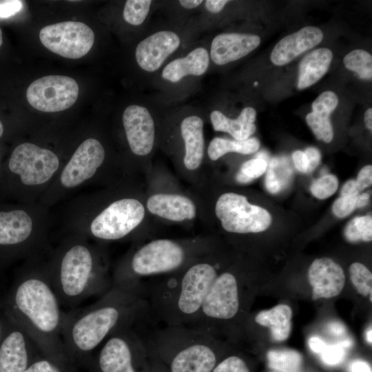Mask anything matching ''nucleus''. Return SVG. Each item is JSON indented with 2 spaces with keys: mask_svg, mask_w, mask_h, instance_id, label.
Segmentation results:
<instances>
[{
  "mask_svg": "<svg viewBox=\"0 0 372 372\" xmlns=\"http://www.w3.org/2000/svg\"><path fill=\"white\" fill-rule=\"evenodd\" d=\"M332 58L331 50L327 48L307 54L299 64L297 87L304 90L317 83L328 71Z\"/></svg>",
  "mask_w": 372,
  "mask_h": 372,
  "instance_id": "nucleus-27",
  "label": "nucleus"
},
{
  "mask_svg": "<svg viewBox=\"0 0 372 372\" xmlns=\"http://www.w3.org/2000/svg\"><path fill=\"white\" fill-rule=\"evenodd\" d=\"M323 37V32L318 28L304 27L278 41L271 51L270 59L276 65H286L302 53L318 45Z\"/></svg>",
  "mask_w": 372,
  "mask_h": 372,
  "instance_id": "nucleus-21",
  "label": "nucleus"
},
{
  "mask_svg": "<svg viewBox=\"0 0 372 372\" xmlns=\"http://www.w3.org/2000/svg\"><path fill=\"white\" fill-rule=\"evenodd\" d=\"M347 69L355 72L362 79H372V56L366 50L357 49L348 53L343 59Z\"/></svg>",
  "mask_w": 372,
  "mask_h": 372,
  "instance_id": "nucleus-32",
  "label": "nucleus"
},
{
  "mask_svg": "<svg viewBox=\"0 0 372 372\" xmlns=\"http://www.w3.org/2000/svg\"><path fill=\"white\" fill-rule=\"evenodd\" d=\"M364 123L366 127L371 131L372 130V108H368L364 113Z\"/></svg>",
  "mask_w": 372,
  "mask_h": 372,
  "instance_id": "nucleus-53",
  "label": "nucleus"
},
{
  "mask_svg": "<svg viewBox=\"0 0 372 372\" xmlns=\"http://www.w3.org/2000/svg\"><path fill=\"white\" fill-rule=\"evenodd\" d=\"M327 330L335 336H341L346 333V327L339 322H332L328 324Z\"/></svg>",
  "mask_w": 372,
  "mask_h": 372,
  "instance_id": "nucleus-50",
  "label": "nucleus"
},
{
  "mask_svg": "<svg viewBox=\"0 0 372 372\" xmlns=\"http://www.w3.org/2000/svg\"><path fill=\"white\" fill-rule=\"evenodd\" d=\"M369 201V194L368 193H363L359 194L356 200V208H360L366 206Z\"/></svg>",
  "mask_w": 372,
  "mask_h": 372,
  "instance_id": "nucleus-52",
  "label": "nucleus"
},
{
  "mask_svg": "<svg viewBox=\"0 0 372 372\" xmlns=\"http://www.w3.org/2000/svg\"><path fill=\"white\" fill-rule=\"evenodd\" d=\"M292 311L287 304H278L269 310L260 311L255 317V322L270 328L273 338L283 341L288 338L291 330Z\"/></svg>",
  "mask_w": 372,
  "mask_h": 372,
  "instance_id": "nucleus-28",
  "label": "nucleus"
},
{
  "mask_svg": "<svg viewBox=\"0 0 372 372\" xmlns=\"http://www.w3.org/2000/svg\"><path fill=\"white\" fill-rule=\"evenodd\" d=\"M23 372H75V370L71 363L59 362L41 355Z\"/></svg>",
  "mask_w": 372,
  "mask_h": 372,
  "instance_id": "nucleus-36",
  "label": "nucleus"
},
{
  "mask_svg": "<svg viewBox=\"0 0 372 372\" xmlns=\"http://www.w3.org/2000/svg\"><path fill=\"white\" fill-rule=\"evenodd\" d=\"M22 8V1L18 0L0 1V18L6 19L16 14Z\"/></svg>",
  "mask_w": 372,
  "mask_h": 372,
  "instance_id": "nucleus-42",
  "label": "nucleus"
},
{
  "mask_svg": "<svg viewBox=\"0 0 372 372\" xmlns=\"http://www.w3.org/2000/svg\"><path fill=\"white\" fill-rule=\"evenodd\" d=\"M151 359L166 372H211L219 362L213 335L182 326H166L146 341Z\"/></svg>",
  "mask_w": 372,
  "mask_h": 372,
  "instance_id": "nucleus-5",
  "label": "nucleus"
},
{
  "mask_svg": "<svg viewBox=\"0 0 372 372\" xmlns=\"http://www.w3.org/2000/svg\"><path fill=\"white\" fill-rule=\"evenodd\" d=\"M308 278L313 300L335 297L340 293L345 284L342 268L329 258L316 259L309 269Z\"/></svg>",
  "mask_w": 372,
  "mask_h": 372,
  "instance_id": "nucleus-19",
  "label": "nucleus"
},
{
  "mask_svg": "<svg viewBox=\"0 0 372 372\" xmlns=\"http://www.w3.org/2000/svg\"><path fill=\"white\" fill-rule=\"evenodd\" d=\"M59 167V158L52 151L23 143L13 149L6 171L11 176L19 177L23 185L34 186L48 181Z\"/></svg>",
  "mask_w": 372,
  "mask_h": 372,
  "instance_id": "nucleus-10",
  "label": "nucleus"
},
{
  "mask_svg": "<svg viewBox=\"0 0 372 372\" xmlns=\"http://www.w3.org/2000/svg\"><path fill=\"white\" fill-rule=\"evenodd\" d=\"M40 242L32 218L25 210L0 209V273L14 260L31 254Z\"/></svg>",
  "mask_w": 372,
  "mask_h": 372,
  "instance_id": "nucleus-9",
  "label": "nucleus"
},
{
  "mask_svg": "<svg viewBox=\"0 0 372 372\" xmlns=\"http://www.w3.org/2000/svg\"><path fill=\"white\" fill-rule=\"evenodd\" d=\"M269 366L280 372H298L302 364V355L292 349L270 350L267 354Z\"/></svg>",
  "mask_w": 372,
  "mask_h": 372,
  "instance_id": "nucleus-30",
  "label": "nucleus"
},
{
  "mask_svg": "<svg viewBox=\"0 0 372 372\" xmlns=\"http://www.w3.org/2000/svg\"><path fill=\"white\" fill-rule=\"evenodd\" d=\"M39 39L51 52L68 59H79L91 50L94 34L83 23L67 21L43 27Z\"/></svg>",
  "mask_w": 372,
  "mask_h": 372,
  "instance_id": "nucleus-13",
  "label": "nucleus"
},
{
  "mask_svg": "<svg viewBox=\"0 0 372 372\" xmlns=\"http://www.w3.org/2000/svg\"><path fill=\"white\" fill-rule=\"evenodd\" d=\"M267 168V161L256 157L245 162L242 165L240 172L248 177L254 179L262 176Z\"/></svg>",
  "mask_w": 372,
  "mask_h": 372,
  "instance_id": "nucleus-41",
  "label": "nucleus"
},
{
  "mask_svg": "<svg viewBox=\"0 0 372 372\" xmlns=\"http://www.w3.org/2000/svg\"><path fill=\"white\" fill-rule=\"evenodd\" d=\"M219 268V263L197 262L152 285L149 303L152 313L166 326L192 327Z\"/></svg>",
  "mask_w": 372,
  "mask_h": 372,
  "instance_id": "nucleus-3",
  "label": "nucleus"
},
{
  "mask_svg": "<svg viewBox=\"0 0 372 372\" xmlns=\"http://www.w3.org/2000/svg\"><path fill=\"white\" fill-rule=\"evenodd\" d=\"M3 134V125L1 121H0V138L2 136Z\"/></svg>",
  "mask_w": 372,
  "mask_h": 372,
  "instance_id": "nucleus-57",
  "label": "nucleus"
},
{
  "mask_svg": "<svg viewBox=\"0 0 372 372\" xmlns=\"http://www.w3.org/2000/svg\"><path fill=\"white\" fill-rule=\"evenodd\" d=\"M145 340L133 327L110 335L86 364L93 372H150Z\"/></svg>",
  "mask_w": 372,
  "mask_h": 372,
  "instance_id": "nucleus-7",
  "label": "nucleus"
},
{
  "mask_svg": "<svg viewBox=\"0 0 372 372\" xmlns=\"http://www.w3.org/2000/svg\"><path fill=\"white\" fill-rule=\"evenodd\" d=\"M153 1L150 0H127L123 9L124 20L132 25H141L147 17Z\"/></svg>",
  "mask_w": 372,
  "mask_h": 372,
  "instance_id": "nucleus-34",
  "label": "nucleus"
},
{
  "mask_svg": "<svg viewBox=\"0 0 372 372\" xmlns=\"http://www.w3.org/2000/svg\"><path fill=\"white\" fill-rule=\"evenodd\" d=\"M359 192L355 180H349L343 185L341 189V196L358 195Z\"/></svg>",
  "mask_w": 372,
  "mask_h": 372,
  "instance_id": "nucleus-48",
  "label": "nucleus"
},
{
  "mask_svg": "<svg viewBox=\"0 0 372 372\" xmlns=\"http://www.w3.org/2000/svg\"><path fill=\"white\" fill-rule=\"evenodd\" d=\"M1 313L0 372H23L43 353L21 327Z\"/></svg>",
  "mask_w": 372,
  "mask_h": 372,
  "instance_id": "nucleus-15",
  "label": "nucleus"
},
{
  "mask_svg": "<svg viewBox=\"0 0 372 372\" xmlns=\"http://www.w3.org/2000/svg\"><path fill=\"white\" fill-rule=\"evenodd\" d=\"M105 158V150L99 141L85 140L77 147L60 175L61 185L74 188L92 178Z\"/></svg>",
  "mask_w": 372,
  "mask_h": 372,
  "instance_id": "nucleus-16",
  "label": "nucleus"
},
{
  "mask_svg": "<svg viewBox=\"0 0 372 372\" xmlns=\"http://www.w3.org/2000/svg\"><path fill=\"white\" fill-rule=\"evenodd\" d=\"M304 152L307 158V173H310L319 164L320 161V153L319 150L315 147H308Z\"/></svg>",
  "mask_w": 372,
  "mask_h": 372,
  "instance_id": "nucleus-44",
  "label": "nucleus"
},
{
  "mask_svg": "<svg viewBox=\"0 0 372 372\" xmlns=\"http://www.w3.org/2000/svg\"><path fill=\"white\" fill-rule=\"evenodd\" d=\"M211 372H250L245 361L238 355H230L220 360Z\"/></svg>",
  "mask_w": 372,
  "mask_h": 372,
  "instance_id": "nucleus-38",
  "label": "nucleus"
},
{
  "mask_svg": "<svg viewBox=\"0 0 372 372\" xmlns=\"http://www.w3.org/2000/svg\"><path fill=\"white\" fill-rule=\"evenodd\" d=\"M321 360L327 365L336 366L345 358V348L338 343L335 344H327L325 349L320 353Z\"/></svg>",
  "mask_w": 372,
  "mask_h": 372,
  "instance_id": "nucleus-39",
  "label": "nucleus"
},
{
  "mask_svg": "<svg viewBox=\"0 0 372 372\" xmlns=\"http://www.w3.org/2000/svg\"><path fill=\"white\" fill-rule=\"evenodd\" d=\"M2 169L0 168V176H1Z\"/></svg>",
  "mask_w": 372,
  "mask_h": 372,
  "instance_id": "nucleus-59",
  "label": "nucleus"
},
{
  "mask_svg": "<svg viewBox=\"0 0 372 372\" xmlns=\"http://www.w3.org/2000/svg\"><path fill=\"white\" fill-rule=\"evenodd\" d=\"M338 104V96L332 91L323 92L313 102L312 112L307 115L306 120L317 139L325 143L332 141L333 130L329 116Z\"/></svg>",
  "mask_w": 372,
  "mask_h": 372,
  "instance_id": "nucleus-24",
  "label": "nucleus"
},
{
  "mask_svg": "<svg viewBox=\"0 0 372 372\" xmlns=\"http://www.w3.org/2000/svg\"><path fill=\"white\" fill-rule=\"evenodd\" d=\"M346 239L351 242H369L372 240V218L366 215L351 220L344 229Z\"/></svg>",
  "mask_w": 372,
  "mask_h": 372,
  "instance_id": "nucleus-33",
  "label": "nucleus"
},
{
  "mask_svg": "<svg viewBox=\"0 0 372 372\" xmlns=\"http://www.w3.org/2000/svg\"><path fill=\"white\" fill-rule=\"evenodd\" d=\"M187 258V250L181 244L169 239L152 240L138 248L116 270L112 285L142 287V278L175 273L183 269Z\"/></svg>",
  "mask_w": 372,
  "mask_h": 372,
  "instance_id": "nucleus-6",
  "label": "nucleus"
},
{
  "mask_svg": "<svg viewBox=\"0 0 372 372\" xmlns=\"http://www.w3.org/2000/svg\"><path fill=\"white\" fill-rule=\"evenodd\" d=\"M358 195L338 198L332 206L333 214L338 218H344L349 216L356 208V200Z\"/></svg>",
  "mask_w": 372,
  "mask_h": 372,
  "instance_id": "nucleus-40",
  "label": "nucleus"
},
{
  "mask_svg": "<svg viewBox=\"0 0 372 372\" xmlns=\"http://www.w3.org/2000/svg\"><path fill=\"white\" fill-rule=\"evenodd\" d=\"M46 268L61 304L68 307L103 295L112 287L99 254L83 240L64 244Z\"/></svg>",
  "mask_w": 372,
  "mask_h": 372,
  "instance_id": "nucleus-4",
  "label": "nucleus"
},
{
  "mask_svg": "<svg viewBox=\"0 0 372 372\" xmlns=\"http://www.w3.org/2000/svg\"><path fill=\"white\" fill-rule=\"evenodd\" d=\"M351 372H371L369 364L363 360H355L350 364Z\"/></svg>",
  "mask_w": 372,
  "mask_h": 372,
  "instance_id": "nucleus-49",
  "label": "nucleus"
},
{
  "mask_svg": "<svg viewBox=\"0 0 372 372\" xmlns=\"http://www.w3.org/2000/svg\"><path fill=\"white\" fill-rule=\"evenodd\" d=\"M240 309L241 296L238 279L231 272L218 273L207 293L196 321L191 327L211 334L218 324L237 318Z\"/></svg>",
  "mask_w": 372,
  "mask_h": 372,
  "instance_id": "nucleus-8",
  "label": "nucleus"
},
{
  "mask_svg": "<svg viewBox=\"0 0 372 372\" xmlns=\"http://www.w3.org/2000/svg\"><path fill=\"white\" fill-rule=\"evenodd\" d=\"M76 81L68 76L48 75L34 81L28 87L26 98L35 109L44 112L65 110L77 100Z\"/></svg>",
  "mask_w": 372,
  "mask_h": 372,
  "instance_id": "nucleus-14",
  "label": "nucleus"
},
{
  "mask_svg": "<svg viewBox=\"0 0 372 372\" xmlns=\"http://www.w3.org/2000/svg\"><path fill=\"white\" fill-rule=\"evenodd\" d=\"M215 212L223 229L231 233L261 232L271 223V216L265 209L251 205L245 196L235 193L221 195Z\"/></svg>",
  "mask_w": 372,
  "mask_h": 372,
  "instance_id": "nucleus-11",
  "label": "nucleus"
},
{
  "mask_svg": "<svg viewBox=\"0 0 372 372\" xmlns=\"http://www.w3.org/2000/svg\"><path fill=\"white\" fill-rule=\"evenodd\" d=\"M351 280L357 291L362 296L372 293V273L360 262H353L349 267Z\"/></svg>",
  "mask_w": 372,
  "mask_h": 372,
  "instance_id": "nucleus-35",
  "label": "nucleus"
},
{
  "mask_svg": "<svg viewBox=\"0 0 372 372\" xmlns=\"http://www.w3.org/2000/svg\"><path fill=\"white\" fill-rule=\"evenodd\" d=\"M150 372H166L165 369L156 361L150 358Z\"/></svg>",
  "mask_w": 372,
  "mask_h": 372,
  "instance_id": "nucleus-54",
  "label": "nucleus"
},
{
  "mask_svg": "<svg viewBox=\"0 0 372 372\" xmlns=\"http://www.w3.org/2000/svg\"><path fill=\"white\" fill-rule=\"evenodd\" d=\"M284 158H273L265 178V186L271 194H277L289 182L292 170Z\"/></svg>",
  "mask_w": 372,
  "mask_h": 372,
  "instance_id": "nucleus-31",
  "label": "nucleus"
},
{
  "mask_svg": "<svg viewBox=\"0 0 372 372\" xmlns=\"http://www.w3.org/2000/svg\"><path fill=\"white\" fill-rule=\"evenodd\" d=\"M3 43V36H2V31L0 28V47Z\"/></svg>",
  "mask_w": 372,
  "mask_h": 372,
  "instance_id": "nucleus-58",
  "label": "nucleus"
},
{
  "mask_svg": "<svg viewBox=\"0 0 372 372\" xmlns=\"http://www.w3.org/2000/svg\"><path fill=\"white\" fill-rule=\"evenodd\" d=\"M236 180L240 183H247L252 181L254 179L239 172L236 175Z\"/></svg>",
  "mask_w": 372,
  "mask_h": 372,
  "instance_id": "nucleus-55",
  "label": "nucleus"
},
{
  "mask_svg": "<svg viewBox=\"0 0 372 372\" xmlns=\"http://www.w3.org/2000/svg\"><path fill=\"white\" fill-rule=\"evenodd\" d=\"M145 208L134 198H123L111 203L91 222L90 233L103 240H117L130 234L142 222Z\"/></svg>",
  "mask_w": 372,
  "mask_h": 372,
  "instance_id": "nucleus-12",
  "label": "nucleus"
},
{
  "mask_svg": "<svg viewBox=\"0 0 372 372\" xmlns=\"http://www.w3.org/2000/svg\"><path fill=\"white\" fill-rule=\"evenodd\" d=\"M180 133L185 143L184 165L194 170L200 165L204 154L203 119L197 115L185 117L180 123Z\"/></svg>",
  "mask_w": 372,
  "mask_h": 372,
  "instance_id": "nucleus-25",
  "label": "nucleus"
},
{
  "mask_svg": "<svg viewBox=\"0 0 372 372\" xmlns=\"http://www.w3.org/2000/svg\"><path fill=\"white\" fill-rule=\"evenodd\" d=\"M179 3L185 9H193L200 6L203 1L202 0H181Z\"/></svg>",
  "mask_w": 372,
  "mask_h": 372,
  "instance_id": "nucleus-51",
  "label": "nucleus"
},
{
  "mask_svg": "<svg viewBox=\"0 0 372 372\" xmlns=\"http://www.w3.org/2000/svg\"><path fill=\"white\" fill-rule=\"evenodd\" d=\"M371 333H372V331H371V328L370 327L366 332V336L367 342L370 344H371V340H372Z\"/></svg>",
  "mask_w": 372,
  "mask_h": 372,
  "instance_id": "nucleus-56",
  "label": "nucleus"
},
{
  "mask_svg": "<svg viewBox=\"0 0 372 372\" xmlns=\"http://www.w3.org/2000/svg\"><path fill=\"white\" fill-rule=\"evenodd\" d=\"M256 117V112L251 107L243 108L235 119L228 118L219 110H214L210 114V120L215 131L227 132L238 141L246 140L255 132Z\"/></svg>",
  "mask_w": 372,
  "mask_h": 372,
  "instance_id": "nucleus-26",
  "label": "nucleus"
},
{
  "mask_svg": "<svg viewBox=\"0 0 372 372\" xmlns=\"http://www.w3.org/2000/svg\"><path fill=\"white\" fill-rule=\"evenodd\" d=\"M260 142L256 138H249L244 141L229 140L216 137L208 147V156L212 161H216L229 152L251 154L258 151Z\"/></svg>",
  "mask_w": 372,
  "mask_h": 372,
  "instance_id": "nucleus-29",
  "label": "nucleus"
},
{
  "mask_svg": "<svg viewBox=\"0 0 372 372\" xmlns=\"http://www.w3.org/2000/svg\"><path fill=\"white\" fill-rule=\"evenodd\" d=\"M147 207L152 214L173 221L192 220L196 213L189 198L177 194H154L147 200Z\"/></svg>",
  "mask_w": 372,
  "mask_h": 372,
  "instance_id": "nucleus-23",
  "label": "nucleus"
},
{
  "mask_svg": "<svg viewBox=\"0 0 372 372\" xmlns=\"http://www.w3.org/2000/svg\"><path fill=\"white\" fill-rule=\"evenodd\" d=\"M355 182L359 192L369 187L372 183V166L364 167L358 173Z\"/></svg>",
  "mask_w": 372,
  "mask_h": 372,
  "instance_id": "nucleus-43",
  "label": "nucleus"
},
{
  "mask_svg": "<svg viewBox=\"0 0 372 372\" xmlns=\"http://www.w3.org/2000/svg\"><path fill=\"white\" fill-rule=\"evenodd\" d=\"M209 53L203 47H198L186 56L174 59L162 70V78L170 83H178L187 76L204 74L209 65Z\"/></svg>",
  "mask_w": 372,
  "mask_h": 372,
  "instance_id": "nucleus-22",
  "label": "nucleus"
},
{
  "mask_svg": "<svg viewBox=\"0 0 372 372\" xmlns=\"http://www.w3.org/2000/svg\"><path fill=\"white\" fill-rule=\"evenodd\" d=\"M122 120L132 152L138 156L149 154L154 144L155 128L148 109L140 105H130L125 109Z\"/></svg>",
  "mask_w": 372,
  "mask_h": 372,
  "instance_id": "nucleus-18",
  "label": "nucleus"
},
{
  "mask_svg": "<svg viewBox=\"0 0 372 372\" xmlns=\"http://www.w3.org/2000/svg\"><path fill=\"white\" fill-rule=\"evenodd\" d=\"M308 343L311 350L318 354H320L327 345L322 339L316 336L311 337Z\"/></svg>",
  "mask_w": 372,
  "mask_h": 372,
  "instance_id": "nucleus-47",
  "label": "nucleus"
},
{
  "mask_svg": "<svg viewBox=\"0 0 372 372\" xmlns=\"http://www.w3.org/2000/svg\"><path fill=\"white\" fill-rule=\"evenodd\" d=\"M338 187V180L333 174H324L313 181L311 186L312 194L319 199H325L332 196Z\"/></svg>",
  "mask_w": 372,
  "mask_h": 372,
  "instance_id": "nucleus-37",
  "label": "nucleus"
},
{
  "mask_svg": "<svg viewBox=\"0 0 372 372\" xmlns=\"http://www.w3.org/2000/svg\"><path fill=\"white\" fill-rule=\"evenodd\" d=\"M180 43L181 39L176 32H155L138 43L135 50L136 63L143 71L154 72L178 49Z\"/></svg>",
  "mask_w": 372,
  "mask_h": 372,
  "instance_id": "nucleus-17",
  "label": "nucleus"
},
{
  "mask_svg": "<svg viewBox=\"0 0 372 372\" xmlns=\"http://www.w3.org/2000/svg\"><path fill=\"white\" fill-rule=\"evenodd\" d=\"M61 306L47 268L33 266L19 273L0 308L28 333L43 355L71 363L61 338L65 312Z\"/></svg>",
  "mask_w": 372,
  "mask_h": 372,
  "instance_id": "nucleus-2",
  "label": "nucleus"
},
{
  "mask_svg": "<svg viewBox=\"0 0 372 372\" xmlns=\"http://www.w3.org/2000/svg\"><path fill=\"white\" fill-rule=\"evenodd\" d=\"M292 160L296 168L303 173H307L308 163L303 151L297 150L292 154Z\"/></svg>",
  "mask_w": 372,
  "mask_h": 372,
  "instance_id": "nucleus-45",
  "label": "nucleus"
},
{
  "mask_svg": "<svg viewBox=\"0 0 372 372\" xmlns=\"http://www.w3.org/2000/svg\"><path fill=\"white\" fill-rule=\"evenodd\" d=\"M260 43V38L256 34L222 33L213 39L209 57L216 65H225L247 56Z\"/></svg>",
  "mask_w": 372,
  "mask_h": 372,
  "instance_id": "nucleus-20",
  "label": "nucleus"
},
{
  "mask_svg": "<svg viewBox=\"0 0 372 372\" xmlns=\"http://www.w3.org/2000/svg\"><path fill=\"white\" fill-rule=\"evenodd\" d=\"M229 1L225 0H207L205 1L207 10L211 13H218L223 10Z\"/></svg>",
  "mask_w": 372,
  "mask_h": 372,
  "instance_id": "nucleus-46",
  "label": "nucleus"
},
{
  "mask_svg": "<svg viewBox=\"0 0 372 372\" xmlns=\"http://www.w3.org/2000/svg\"><path fill=\"white\" fill-rule=\"evenodd\" d=\"M144 291L143 287L112 285L93 304L64 313L61 338L70 362L85 366L110 335L145 319L149 306Z\"/></svg>",
  "mask_w": 372,
  "mask_h": 372,
  "instance_id": "nucleus-1",
  "label": "nucleus"
}]
</instances>
